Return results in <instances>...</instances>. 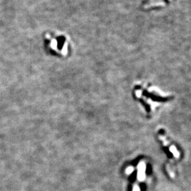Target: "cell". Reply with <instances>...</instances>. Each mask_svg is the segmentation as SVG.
Instances as JSON below:
<instances>
[{
  "instance_id": "obj_1",
  "label": "cell",
  "mask_w": 191,
  "mask_h": 191,
  "mask_svg": "<svg viewBox=\"0 0 191 191\" xmlns=\"http://www.w3.org/2000/svg\"><path fill=\"white\" fill-rule=\"evenodd\" d=\"M171 1V0H145L143 3V7L145 9L153 7L161 6L164 5L166 1Z\"/></svg>"
},
{
  "instance_id": "obj_2",
  "label": "cell",
  "mask_w": 191,
  "mask_h": 191,
  "mask_svg": "<svg viewBox=\"0 0 191 191\" xmlns=\"http://www.w3.org/2000/svg\"><path fill=\"white\" fill-rule=\"evenodd\" d=\"M133 191H140V189L137 186H135L133 187Z\"/></svg>"
}]
</instances>
